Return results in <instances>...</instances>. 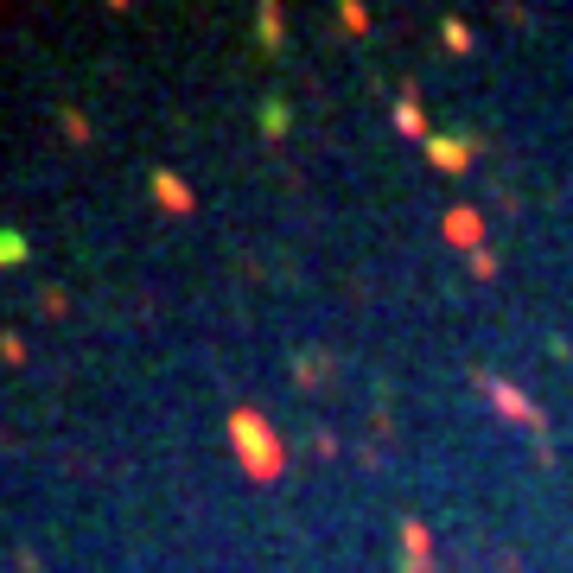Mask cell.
<instances>
[{
	"instance_id": "3957f363",
	"label": "cell",
	"mask_w": 573,
	"mask_h": 573,
	"mask_svg": "<svg viewBox=\"0 0 573 573\" xmlns=\"http://www.w3.org/2000/svg\"><path fill=\"white\" fill-rule=\"evenodd\" d=\"M446 236H453L459 249H472V255H478V242H484V217H478V211H446Z\"/></svg>"
},
{
	"instance_id": "30bf717a",
	"label": "cell",
	"mask_w": 573,
	"mask_h": 573,
	"mask_svg": "<svg viewBox=\"0 0 573 573\" xmlns=\"http://www.w3.org/2000/svg\"><path fill=\"white\" fill-rule=\"evenodd\" d=\"M446 45H453V51H465V45H472V32H465L459 20H446Z\"/></svg>"
},
{
	"instance_id": "277c9868",
	"label": "cell",
	"mask_w": 573,
	"mask_h": 573,
	"mask_svg": "<svg viewBox=\"0 0 573 573\" xmlns=\"http://www.w3.org/2000/svg\"><path fill=\"white\" fill-rule=\"evenodd\" d=\"M153 198H160L166 211H191V191H185L179 172H153Z\"/></svg>"
},
{
	"instance_id": "5b68a950",
	"label": "cell",
	"mask_w": 573,
	"mask_h": 573,
	"mask_svg": "<svg viewBox=\"0 0 573 573\" xmlns=\"http://www.w3.org/2000/svg\"><path fill=\"white\" fill-rule=\"evenodd\" d=\"M395 128H402V134H414V141H433V128H427V115L421 109H414V96H402V102H395Z\"/></svg>"
},
{
	"instance_id": "8992f818",
	"label": "cell",
	"mask_w": 573,
	"mask_h": 573,
	"mask_svg": "<svg viewBox=\"0 0 573 573\" xmlns=\"http://www.w3.org/2000/svg\"><path fill=\"white\" fill-rule=\"evenodd\" d=\"M32 255V242L20 236V230H7V223H0V268H20Z\"/></svg>"
},
{
	"instance_id": "ba28073f",
	"label": "cell",
	"mask_w": 573,
	"mask_h": 573,
	"mask_svg": "<svg viewBox=\"0 0 573 573\" xmlns=\"http://www.w3.org/2000/svg\"><path fill=\"white\" fill-rule=\"evenodd\" d=\"M287 121H293V115H287V102H281V96H268V102H262V134H274V141H281Z\"/></svg>"
},
{
	"instance_id": "9c48e42d",
	"label": "cell",
	"mask_w": 573,
	"mask_h": 573,
	"mask_svg": "<svg viewBox=\"0 0 573 573\" xmlns=\"http://www.w3.org/2000/svg\"><path fill=\"white\" fill-rule=\"evenodd\" d=\"M281 39H287V32H281V13L262 7V45H281Z\"/></svg>"
},
{
	"instance_id": "52a82bcc",
	"label": "cell",
	"mask_w": 573,
	"mask_h": 573,
	"mask_svg": "<svg viewBox=\"0 0 573 573\" xmlns=\"http://www.w3.org/2000/svg\"><path fill=\"white\" fill-rule=\"evenodd\" d=\"M402 548H408V573H427V529L421 523L402 529Z\"/></svg>"
},
{
	"instance_id": "7a4b0ae2",
	"label": "cell",
	"mask_w": 573,
	"mask_h": 573,
	"mask_svg": "<svg viewBox=\"0 0 573 573\" xmlns=\"http://www.w3.org/2000/svg\"><path fill=\"white\" fill-rule=\"evenodd\" d=\"M427 160L440 166V172H465V166H472V141H459V134H433Z\"/></svg>"
},
{
	"instance_id": "6da1fadb",
	"label": "cell",
	"mask_w": 573,
	"mask_h": 573,
	"mask_svg": "<svg viewBox=\"0 0 573 573\" xmlns=\"http://www.w3.org/2000/svg\"><path fill=\"white\" fill-rule=\"evenodd\" d=\"M230 446H236L242 472H249L255 484H274V478H281V433H274L255 408H236V414H230Z\"/></svg>"
}]
</instances>
